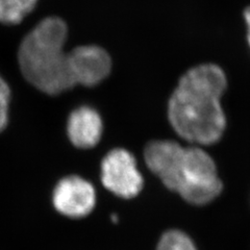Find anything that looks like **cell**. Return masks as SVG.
<instances>
[{
  "instance_id": "obj_3",
  "label": "cell",
  "mask_w": 250,
  "mask_h": 250,
  "mask_svg": "<svg viewBox=\"0 0 250 250\" xmlns=\"http://www.w3.org/2000/svg\"><path fill=\"white\" fill-rule=\"evenodd\" d=\"M215 162L199 147H185L175 192L194 206H205L222 191Z\"/></svg>"
},
{
  "instance_id": "obj_12",
  "label": "cell",
  "mask_w": 250,
  "mask_h": 250,
  "mask_svg": "<svg viewBox=\"0 0 250 250\" xmlns=\"http://www.w3.org/2000/svg\"><path fill=\"white\" fill-rule=\"evenodd\" d=\"M243 16H244V20H245V24H246V27H247V42H248V45L250 47V5L247 6L246 9L244 10V13H243Z\"/></svg>"
},
{
  "instance_id": "obj_10",
  "label": "cell",
  "mask_w": 250,
  "mask_h": 250,
  "mask_svg": "<svg viewBox=\"0 0 250 250\" xmlns=\"http://www.w3.org/2000/svg\"><path fill=\"white\" fill-rule=\"evenodd\" d=\"M155 250H198V247L185 231L169 229L162 234Z\"/></svg>"
},
{
  "instance_id": "obj_11",
  "label": "cell",
  "mask_w": 250,
  "mask_h": 250,
  "mask_svg": "<svg viewBox=\"0 0 250 250\" xmlns=\"http://www.w3.org/2000/svg\"><path fill=\"white\" fill-rule=\"evenodd\" d=\"M11 99V90L9 84L0 75V132L7 125L9 121V107Z\"/></svg>"
},
{
  "instance_id": "obj_6",
  "label": "cell",
  "mask_w": 250,
  "mask_h": 250,
  "mask_svg": "<svg viewBox=\"0 0 250 250\" xmlns=\"http://www.w3.org/2000/svg\"><path fill=\"white\" fill-rule=\"evenodd\" d=\"M68 58L75 85L94 87L105 80L111 72V57L99 46H78L68 52Z\"/></svg>"
},
{
  "instance_id": "obj_5",
  "label": "cell",
  "mask_w": 250,
  "mask_h": 250,
  "mask_svg": "<svg viewBox=\"0 0 250 250\" xmlns=\"http://www.w3.org/2000/svg\"><path fill=\"white\" fill-rule=\"evenodd\" d=\"M53 207L68 218L87 217L96 205V192L94 187L81 176L64 177L58 183L52 194Z\"/></svg>"
},
{
  "instance_id": "obj_1",
  "label": "cell",
  "mask_w": 250,
  "mask_h": 250,
  "mask_svg": "<svg viewBox=\"0 0 250 250\" xmlns=\"http://www.w3.org/2000/svg\"><path fill=\"white\" fill-rule=\"evenodd\" d=\"M228 80L214 64L193 67L181 77L168 104L172 127L191 143L210 145L223 136L226 126L220 99Z\"/></svg>"
},
{
  "instance_id": "obj_4",
  "label": "cell",
  "mask_w": 250,
  "mask_h": 250,
  "mask_svg": "<svg viewBox=\"0 0 250 250\" xmlns=\"http://www.w3.org/2000/svg\"><path fill=\"white\" fill-rule=\"evenodd\" d=\"M101 181L116 196L130 199L143 188V177L138 170L135 156L125 149H113L101 163Z\"/></svg>"
},
{
  "instance_id": "obj_7",
  "label": "cell",
  "mask_w": 250,
  "mask_h": 250,
  "mask_svg": "<svg viewBox=\"0 0 250 250\" xmlns=\"http://www.w3.org/2000/svg\"><path fill=\"white\" fill-rule=\"evenodd\" d=\"M185 147L174 141H153L145 148L147 167L169 190L175 191Z\"/></svg>"
},
{
  "instance_id": "obj_8",
  "label": "cell",
  "mask_w": 250,
  "mask_h": 250,
  "mask_svg": "<svg viewBox=\"0 0 250 250\" xmlns=\"http://www.w3.org/2000/svg\"><path fill=\"white\" fill-rule=\"evenodd\" d=\"M67 134L71 143L83 149L95 146L103 135V120L90 106L75 108L67 122Z\"/></svg>"
},
{
  "instance_id": "obj_2",
  "label": "cell",
  "mask_w": 250,
  "mask_h": 250,
  "mask_svg": "<svg viewBox=\"0 0 250 250\" xmlns=\"http://www.w3.org/2000/svg\"><path fill=\"white\" fill-rule=\"evenodd\" d=\"M68 37L65 21L47 17L23 39L18 62L25 80L48 95H58L73 88L75 83L64 46Z\"/></svg>"
},
{
  "instance_id": "obj_9",
  "label": "cell",
  "mask_w": 250,
  "mask_h": 250,
  "mask_svg": "<svg viewBox=\"0 0 250 250\" xmlns=\"http://www.w3.org/2000/svg\"><path fill=\"white\" fill-rule=\"evenodd\" d=\"M38 0H0V22L15 25L34 11Z\"/></svg>"
}]
</instances>
